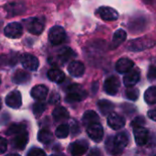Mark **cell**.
<instances>
[{
  "mask_svg": "<svg viewBox=\"0 0 156 156\" xmlns=\"http://www.w3.org/2000/svg\"><path fill=\"white\" fill-rule=\"evenodd\" d=\"M48 89L45 85H37L31 90V96L37 101H43L48 94Z\"/></svg>",
  "mask_w": 156,
  "mask_h": 156,
  "instance_id": "21",
  "label": "cell"
},
{
  "mask_svg": "<svg viewBox=\"0 0 156 156\" xmlns=\"http://www.w3.org/2000/svg\"><path fill=\"white\" fill-rule=\"evenodd\" d=\"M52 116L56 122H61L67 121L69 118V114L64 107H57L53 111Z\"/></svg>",
  "mask_w": 156,
  "mask_h": 156,
  "instance_id": "26",
  "label": "cell"
},
{
  "mask_svg": "<svg viewBox=\"0 0 156 156\" xmlns=\"http://www.w3.org/2000/svg\"><path fill=\"white\" fill-rule=\"evenodd\" d=\"M87 133L92 141L95 143H100L103 139L104 131L101 123L94 122L87 126Z\"/></svg>",
  "mask_w": 156,
  "mask_h": 156,
  "instance_id": "4",
  "label": "cell"
},
{
  "mask_svg": "<svg viewBox=\"0 0 156 156\" xmlns=\"http://www.w3.org/2000/svg\"><path fill=\"white\" fill-rule=\"evenodd\" d=\"M125 96L130 101H137L140 96V91L137 88L133 87H127V90H125Z\"/></svg>",
  "mask_w": 156,
  "mask_h": 156,
  "instance_id": "33",
  "label": "cell"
},
{
  "mask_svg": "<svg viewBox=\"0 0 156 156\" xmlns=\"http://www.w3.org/2000/svg\"><path fill=\"white\" fill-rule=\"evenodd\" d=\"M89 149V144L85 140H78L72 143L69 146V151L70 154L74 156L82 155L84 154Z\"/></svg>",
  "mask_w": 156,
  "mask_h": 156,
  "instance_id": "9",
  "label": "cell"
},
{
  "mask_svg": "<svg viewBox=\"0 0 156 156\" xmlns=\"http://www.w3.org/2000/svg\"><path fill=\"white\" fill-rule=\"evenodd\" d=\"M26 130V126L23 123H13L5 132L6 135H15L20 132Z\"/></svg>",
  "mask_w": 156,
  "mask_h": 156,
  "instance_id": "32",
  "label": "cell"
},
{
  "mask_svg": "<svg viewBox=\"0 0 156 156\" xmlns=\"http://www.w3.org/2000/svg\"><path fill=\"white\" fill-rule=\"evenodd\" d=\"M37 139L38 141L43 144H49L53 142V134L50 131L47 130V129H42L38 132V135H37Z\"/></svg>",
  "mask_w": 156,
  "mask_h": 156,
  "instance_id": "28",
  "label": "cell"
},
{
  "mask_svg": "<svg viewBox=\"0 0 156 156\" xmlns=\"http://www.w3.org/2000/svg\"><path fill=\"white\" fill-rule=\"evenodd\" d=\"M76 56V53L69 48H63L58 54V59L59 63L65 64L68 61H69L71 58H73Z\"/></svg>",
  "mask_w": 156,
  "mask_h": 156,
  "instance_id": "22",
  "label": "cell"
},
{
  "mask_svg": "<svg viewBox=\"0 0 156 156\" xmlns=\"http://www.w3.org/2000/svg\"><path fill=\"white\" fill-rule=\"evenodd\" d=\"M0 85H1V79H0Z\"/></svg>",
  "mask_w": 156,
  "mask_h": 156,
  "instance_id": "44",
  "label": "cell"
},
{
  "mask_svg": "<svg viewBox=\"0 0 156 156\" xmlns=\"http://www.w3.org/2000/svg\"><path fill=\"white\" fill-rule=\"evenodd\" d=\"M87 97L86 90L78 84H72L68 88V93L66 96V101L74 103L83 101Z\"/></svg>",
  "mask_w": 156,
  "mask_h": 156,
  "instance_id": "1",
  "label": "cell"
},
{
  "mask_svg": "<svg viewBox=\"0 0 156 156\" xmlns=\"http://www.w3.org/2000/svg\"><path fill=\"white\" fill-rule=\"evenodd\" d=\"M21 63H22V66L26 69H28L31 71L37 70L39 66V61H38L37 58L31 54H28V53L24 54L21 57Z\"/></svg>",
  "mask_w": 156,
  "mask_h": 156,
  "instance_id": "12",
  "label": "cell"
},
{
  "mask_svg": "<svg viewBox=\"0 0 156 156\" xmlns=\"http://www.w3.org/2000/svg\"><path fill=\"white\" fill-rule=\"evenodd\" d=\"M113 140H114V144L115 145L121 150L123 151V149L128 145L129 144V135L128 133L125 131L120 132L119 133H117L115 136H113Z\"/></svg>",
  "mask_w": 156,
  "mask_h": 156,
  "instance_id": "18",
  "label": "cell"
},
{
  "mask_svg": "<svg viewBox=\"0 0 156 156\" xmlns=\"http://www.w3.org/2000/svg\"><path fill=\"white\" fill-rule=\"evenodd\" d=\"M47 109V105L44 102L38 101L33 104V112L36 116H39L41 115Z\"/></svg>",
  "mask_w": 156,
  "mask_h": 156,
  "instance_id": "34",
  "label": "cell"
},
{
  "mask_svg": "<svg viewBox=\"0 0 156 156\" xmlns=\"http://www.w3.org/2000/svg\"><path fill=\"white\" fill-rule=\"evenodd\" d=\"M1 108H2V101L0 99V110H1Z\"/></svg>",
  "mask_w": 156,
  "mask_h": 156,
  "instance_id": "43",
  "label": "cell"
},
{
  "mask_svg": "<svg viewBox=\"0 0 156 156\" xmlns=\"http://www.w3.org/2000/svg\"><path fill=\"white\" fill-rule=\"evenodd\" d=\"M69 124H66V123H63L61 125H59L56 132H55V134L56 136L58 138V139H65L69 136Z\"/></svg>",
  "mask_w": 156,
  "mask_h": 156,
  "instance_id": "31",
  "label": "cell"
},
{
  "mask_svg": "<svg viewBox=\"0 0 156 156\" xmlns=\"http://www.w3.org/2000/svg\"><path fill=\"white\" fill-rule=\"evenodd\" d=\"M105 148L106 151L109 154L112 155H118L121 154L122 153V151H121L114 144V140H113V136H110L108 137V139L105 142Z\"/></svg>",
  "mask_w": 156,
  "mask_h": 156,
  "instance_id": "27",
  "label": "cell"
},
{
  "mask_svg": "<svg viewBox=\"0 0 156 156\" xmlns=\"http://www.w3.org/2000/svg\"><path fill=\"white\" fill-rule=\"evenodd\" d=\"M127 37V33L123 29H118L112 37V41L111 43V48H117L120 45H122Z\"/></svg>",
  "mask_w": 156,
  "mask_h": 156,
  "instance_id": "20",
  "label": "cell"
},
{
  "mask_svg": "<svg viewBox=\"0 0 156 156\" xmlns=\"http://www.w3.org/2000/svg\"><path fill=\"white\" fill-rule=\"evenodd\" d=\"M28 156H40V155H45L46 153L38 148H33L31 150L28 151V153L27 154Z\"/></svg>",
  "mask_w": 156,
  "mask_h": 156,
  "instance_id": "36",
  "label": "cell"
},
{
  "mask_svg": "<svg viewBox=\"0 0 156 156\" xmlns=\"http://www.w3.org/2000/svg\"><path fill=\"white\" fill-rule=\"evenodd\" d=\"M68 71H69V73L72 77L80 78V77H81L84 74V72H85V67H84L83 63H81L80 61L74 60V61H71L69 64Z\"/></svg>",
  "mask_w": 156,
  "mask_h": 156,
  "instance_id": "16",
  "label": "cell"
},
{
  "mask_svg": "<svg viewBox=\"0 0 156 156\" xmlns=\"http://www.w3.org/2000/svg\"><path fill=\"white\" fill-rule=\"evenodd\" d=\"M97 105H98L100 112L104 116L109 115L114 110V104L112 102H111L110 101H107V100H100L97 102Z\"/></svg>",
  "mask_w": 156,
  "mask_h": 156,
  "instance_id": "25",
  "label": "cell"
},
{
  "mask_svg": "<svg viewBox=\"0 0 156 156\" xmlns=\"http://www.w3.org/2000/svg\"><path fill=\"white\" fill-rule=\"evenodd\" d=\"M108 125L112 130L118 131V130L122 129V127H124L125 119L118 113L112 112V113H110V115L108 117Z\"/></svg>",
  "mask_w": 156,
  "mask_h": 156,
  "instance_id": "15",
  "label": "cell"
},
{
  "mask_svg": "<svg viewBox=\"0 0 156 156\" xmlns=\"http://www.w3.org/2000/svg\"><path fill=\"white\" fill-rule=\"evenodd\" d=\"M71 127H72V133L77 135L80 133V125H79V123L77 122H73V125Z\"/></svg>",
  "mask_w": 156,
  "mask_h": 156,
  "instance_id": "40",
  "label": "cell"
},
{
  "mask_svg": "<svg viewBox=\"0 0 156 156\" xmlns=\"http://www.w3.org/2000/svg\"><path fill=\"white\" fill-rule=\"evenodd\" d=\"M0 62H1V60H0Z\"/></svg>",
  "mask_w": 156,
  "mask_h": 156,
  "instance_id": "45",
  "label": "cell"
},
{
  "mask_svg": "<svg viewBox=\"0 0 156 156\" xmlns=\"http://www.w3.org/2000/svg\"><path fill=\"white\" fill-rule=\"evenodd\" d=\"M154 41L152 39H145V38H137L134 39L128 44V49L132 51H141L144 50L148 48H152L154 46Z\"/></svg>",
  "mask_w": 156,
  "mask_h": 156,
  "instance_id": "5",
  "label": "cell"
},
{
  "mask_svg": "<svg viewBox=\"0 0 156 156\" xmlns=\"http://www.w3.org/2000/svg\"><path fill=\"white\" fill-rule=\"evenodd\" d=\"M133 134L136 144L139 146H144L148 143L149 139V132L144 126L133 128Z\"/></svg>",
  "mask_w": 156,
  "mask_h": 156,
  "instance_id": "13",
  "label": "cell"
},
{
  "mask_svg": "<svg viewBox=\"0 0 156 156\" xmlns=\"http://www.w3.org/2000/svg\"><path fill=\"white\" fill-rule=\"evenodd\" d=\"M5 104L12 109H18L22 105V97L18 90H14L5 97Z\"/></svg>",
  "mask_w": 156,
  "mask_h": 156,
  "instance_id": "10",
  "label": "cell"
},
{
  "mask_svg": "<svg viewBox=\"0 0 156 156\" xmlns=\"http://www.w3.org/2000/svg\"><path fill=\"white\" fill-rule=\"evenodd\" d=\"M7 150V143L6 140L0 136V154H3Z\"/></svg>",
  "mask_w": 156,
  "mask_h": 156,
  "instance_id": "37",
  "label": "cell"
},
{
  "mask_svg": "<svg viewBox=\"0 0 156 156\" xmlns=\"http://www.w3.org/2000/svg\"><path fill=\"white\" fill-rule=\"evenodd\" d=\"M121 87L120 80L116 76H112L104 81V90L108 95H115L119 91Z\"/></svg>",
  "mask_w": 156,
  "mask_h": 156,
  "instance_id": "6",
  "label": "cell"
},
{
  "mask_svg": "<svg viewBox=\"0 0 156 156\" xmlns=\"http://www.w3.org/2000/svg\"><path fill=\"white\" fill-rule=\"evenodd\" d=\"M140 78V70L137 69H132L125 73V76L123 77V83L126 87H133L139 82Z\"/></svg>",
  "mask_w": 156,
  "mask_h": 156,
  "instance_id": "14",
  "label": "cell"
},
{
  "mask_svg": "<svg viewBox=\"0 0 156 156\" xmlns=\"http://www.w3.org/2000/svg\"><path fill=\"white\" fill-rule=\"evenodd\" d=\"M144 100L150 105H154L156 103V89L154 86L150 87L146 90L144 93Z\"/></svg>",
  "mask_w": 156,
  "mask_h": 156,
  "instance_id": "30",
  "label": "cell"
},
{
  "mask_svg": "<svg viewBox=\"0 0 156 156\" xmlns=\"http://www.w3.org/2000/svg\"><path fill=\"white\" fill-rule=\"evenodd\" d=\"M144 125H145V119L143 116H137L131 122V126L133 127V128H135V127H142V126H144Z\"/></svg>",
  "mask_w": 156,
  "mask_h": 156,
  "instance_id": "35",
  "label": "cell"
},
{
  "mask_svg": "<svg viewBox=\"0 0 156 156\" xmlns=\"http://www.w3.org/2000/svg\"><path fill=\"white\" fill-rule=\"evenodd\" d=\"M4 34L10 38H18L23 34V27L19 23L12 22L4 28Z\"/></svg>",
  "mask_w": 156,
  "mask_h": 156,
  "instance_id": "8",
  "label": "cell"
},
{
  "mask_svg": "<svg viewBox=\"0 0 156 156\" xmlns=\"http://www.w3.org/2000/svg\"><path fill=\"white\" fill-rule=\"evenodd\" d=\"M25 23L27 30L34 35H39L44 30L45 19L43 17H31L27 19Z\"/></svg>",
  "mask_w": 156,
  "mask_h": 156,
  "instance_id": "3",
  "label": "cell"
},
{
  "mask_svg": "<svg viewBox=\"0 0 156 156\" xmlns=\"http://www.w3.org/2000/svg\"><path fill=\"white\" fill-rule=\"evenodd\" d=\"M13 82H15L16 84H27L28 83L30 80H31V77L30 75L26 72L25 70H22V69H19L17 70L14 76H13V79H12Z\"/></svg>",
  "mask_w": 156,
  "mask_h": 156,
  "instance_id": "24",
  "label": "cell"
},
{
  "mask_svg": "<svg viewBox=\"0 0 156 156\" xmlns=\"http://www.w3.org/2000/svg\"><path fill=\"white\" fill-rule=\"evenodd\" d=\"M8 16H16V15H20L25 11V6L22 3H16V2H13V3H9L8 5H6L5 6Z\"/></svg>",
  "mask_w": 156,
  "mask_h": 156,
  "instance_id": "19",
  "label": "cell"
},
{
  "mask_svg": "<svg viewBox=\"0 0 156 156\" xmlns=\"http://www.w3.org/2000/svg\"><path fill=\"white\" fill-rule=\"evenodd\" d=\"M48 78L49 80L56 83H62L65 80V74L58 69H51L48 71Z\"/></svg>",
  "mask_w": 156,
  "mask_h": 156,
  "instance_id": "23",
  "label": "cell"
},
{
  "mask_svg": "<svg viewBox=\"0 0 156 156\" xmlns=\"http://www.w3.org/2000/svg\"><path fill=\"white\" fill-rule=\"evenodd\" d=\"M148 117H149L152 121L155 122L156 121L155 110H150V111L148 112Z\"/></svg>",
  "mask_w": 156,
  "mask_h": 156,
  "instance_id": "41",
  "label": "cell"
},
{
  "mask_svg": "<svg viewBox=\"0 0 156 156\" xmlns=\"http://www.w3.org/2000/svg\"><path fill=\"white\" fill-rule=\"evenodd\" d=\"M27 143H28V133L26 130L15 134V137L11 141L12 146L15 149L20 151H23L26 148Z\"/></svg>",
  "mask_w": 156,
  "mask_h": 156,
  "instance_id": "7",
  "label": "cell"
},
{
  "mask_svg": "<svg viewBox=\"0 0 156 156\" xmlns=\"http://www.w3.org/2000/svg\"><path fill=\"white\" fill-rule=\"evenodd\" d=\"M156 73H155V68L154 66H151L148 71V80L152 82H154L155 80Z\"/></svg>",
  "mask_w": 156,
  "mask_h": 156,
  "instance_id": "38",
  "label": "cell"
},
{
  "mask_svg": "<svg viewBox=\"0 0 156 156\" xmlns=\"http://www.w3.org/2000/svg\"><path fill=\"white\" fill-rule=\"evenodd\" d=\"M99 115L94 111H87L82 116V122L85 126H88L94 122H99Z\"/></svg>",
  "mask_w": 156,
  "mask_h": 156,
  "instance_id": "29",
  "label": "cell"
},
{
  "mask_svg": "<svg viewBox=\"0 0 156 156\" xmlns=\"http://www.w3.org/2000/svg\"><path fill=\"white\" fill-rule=\"evenodd\" d=\"M59 101H60V97H59V95H58L57 92H53V93L51 94L50 98H49L48 102H49V103H51V104H58V103L59 102Z\"/></svg>",
  "mask_w": 156,
  "mask_h": 156,
  "instance_id": "39",
  "label": "cell"
},
{
  "mask_svg": "<svg viewBox=\"0 0 156 156\" xmlns=\"http://www.w3.org/2000/svg\"><path fill=\"white\" fill-rule=\"evenodd\" d=\"M48 39L53 46L62 44L66 39V32L62 27L55 26L50 28L48 32Z\"/></svg>",
  "mask_w": 156,
  "mask_h": 156,
  "instance_id": "2",
  "label": "cell"
},
{
  "mask_svg": "<svg viewBox=\"0 0 156 156\" xmlns=\"http://www.w3.org/2000/svg\"><path fill=\"white\" fill-rule=\"evenodd\" d=\"M134 66L133 61H132L130 58H120L117 63H116V70L121 73V74H125L126 72H128L129 70H131Z\"/></svg>",
  "mask_w": 156,
  "mask_h": 156,
  "instance_id": "17",
  "label": "cell"
},
{
  "mask_svg": "<svg viewBox=\"0 0 156 156\" xmlns=\"http://www.w3.org/2000/svg\"><path fill=\"white\" fill-rule=\"evenodd\" d=\"M94 154H96V155H101V152H100L97 148H93L92 151L90 153V155H94Z\"/></svg>",
  "mask_w": 156,
  "mask_h": 156,
  "instance_id": "42",
  "label": "cell"
},
{
  "mask_svg": "<svg viewBox=\"0 0 156 156\" xmlns=\"http://www.w3.org/2000/svg\"><path fill=\"white\" fill-rule=\"evenodd\" d=\"M97 14L105 21H114L119 17L118 12L110 6H101L97 10Z\"/></svg>",
  "mask_w": 156,
  "mask_h": 156,
  "instance_id": "11",
  "label": "cell"
}]
</instances>
